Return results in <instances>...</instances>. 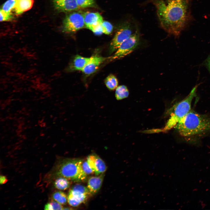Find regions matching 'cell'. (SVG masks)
<instances>
[{
	"label": "cell",
	"mask_w": 210,
	"mask_h": 210,
	"mask_svg": "<svg viewBox=\"0 0 210 210\" xmlns=\"http://www.w3.org/2000/svg\"><path fill=\"white\" fill-rule=\"evenodd\" d=\"M155 4L162 28L170 34L179 35L184 27L186 17L184 0H156Z\"/></svg>",
	"instance_id": "obj_1"
},
{
	"label": "cell",
	"mask_w": 210,
	"mask_h": 210,
	"mask_svg": "<svg viewBox=\"0 0 210 210\" xmlns=\"http://www.w3.org/2000/svg\"><path fill=\"white\" fill-rule=\"evenodd\" d=\"M130 25L127 23L120 29L116 33L110 45L111 52L116 50L132 34Z\"/></svg>",
	"instance_id": "obj_8"
},
{
	"label": "cell",
	"mask_w": 210,
	"mask_h": 210,
	"mask_svg": "<svg viewBox=\"0 0 210 210\" xmlns=\"http://www.w3.org/2000/svg\"><path fill=\"white\" fill-rule=\"evenodd\" d=\"M16 0H8L3 5L2 9L5 12L11 13V11L14 7Z\"/></svg>",
	"instance_id": "obj_21"
},
{
	"label": "cell",
	"mask_w": 210,
	"mask_h": 210,
	"mask_svg": "<svg viewBox=\"0 0 210 210\" xmlns=\"http://www.w3.org/2000/svg\"><path fill=\"white\" fill-rule=\"evenodd\" d=\"M84 15L80 13L74 12L67 15L63 21L64 32H74L85 26Z\"/></svg>",
	"instance_id": "obj_6"
},
{
	"label": "cell",
	"mask_w": 210,
	"mask_h": 210,
	"mask_svg": "<svg viewBox=\"0 0 210 210\" xmlns=\"http://www.w3.org/2000/svg\"><path fill=\"white\" fill-rule=\"evenodd\" d=\"M103 174L90 177L88 181L87 187L92 195L96 194L100 189L103 183Z\"/></svg>",
	"instance_id": "obj_11"
},
{
	"label": "cell",
	"mask_w": 210,
	"mask_h": 210,
	"mask_svg": "<svg viewBox=\"0 0 210 210\" xmlns=\"http://www.w3.org/2000/svg\"><path fill=\"white\" fill-rule=\"evenodd\" d=\"M86 160L96 176L103 174L106 171L107 167L105 163L97 155L92 154L89 155Z\"/></svg>",
	"instance_id": "obj_9"
},
{
	"label": "cell",
	"mask_w": 210,
	"mask_h": 210,
	"mask_svg": "<svg viewBox=\"0 0 210 210\" xmlns=\"http://www.w3.org/2000/svg\"><path fill=\"white\" fill-rule=\"evenodd\" d=\"M198 86L197 85L193 88L188 95L176 106L174 113L172 114L166 125L165 130L175 127L190 111L192 102L196 95Z\"/></svg>",
	"instance_id": "obj_4"
},
{
	"label": "cell",
	"mask_w": 210,
	"mask_h": 210,
	"mask_svg": "<svg viewBox=\"0 0 210 210\" xmlns=\"http://www.w3.org/2000/svg\"><path fill=\"white\" fill-rule=\"evenodd\" d=\"M67 200L69 204L72 206L76 207L81 204L80 202L76 200L69 193L67 196Z\"/></svg>",
	"instance_id": "obj_24"
},
{
	"label": "cell",
	"mask_w": 210,
	"mask_h": 210,
	"mask_svg": "<svg viewBox=\"0 0 210 210\" xmlns=\"http://www.w3.org/2000/svg\"><path fill=\"white\" fill-rule=\"evenodd\" d=\"M105 83L110 90H113L118 87V81L116 77L113 74L109 75L105 79Z\"/></svg>",
	"instance_id": "obj_16"
},
{
	"label": "cell",
	"mask_w": 210,
	"mask_h": 210,
	"mask_svg": "<svg viewBox=\"0 0 210 210\" xmlns=\"http://www.w3.org/2000/svg\"><path fill=\"white\" fill-rule=\"evenodd\" d=\"M53 199L62 205H64L68 202L67 197L66 194L61 191L54 192L52 195Z\"/></svg>",
	"instance_id": "obj_18"
},
{
	"label": "cell",
	"mask_w": 210,
	"mask_h": 210,
	"mask_svg": "<svg viewBox=\"0 0 210 210\" xmlns=\"http://www.w3.org/2000/svg\"><path fill=\"white\" fill-rule=\"evenodd\" d=\"M70 184L69 179L62 177L56 178L54 183V186L56 188L63 190L68 188Z\"/></svg>",
	"instance_id": "obj_15"
},
{
	"label": "cell",
	"mask_w": 210,
	"mask_h": 210,
	"mask_svg": "<svg viewBox=\"0 0 210 210\" xmlns=\"http://www.w3.org/2000/svg\"><path fill=\"white\" fill-rule=\"evenodd\" d=\"M12 16L11 13H7L2 9L0 10V21H8L11 19Z\"/></svg>",
	"instance_id": "obj_25"
},
{
	"label": "cell",
	"mask_w": 210,
	"mask_h": 210,
	"mask_svg": "<svg viewBox=\"0 0 210 210\" xmlns=\"http://www.w3.org/2000/svg\"><path fill=\"white\" fill-rule=\"evenodd\" d=\"M105 59L102 57L94 56L91 57L90 60L82 71L84 74L88 75L94 73Z\"/></svg>",
	"instance_id": "obj_10"
},
{
	"label": "cell",
	"mask_w": 210,
	"mask_h": 210,
	"mask_svg": "<svg viewBox=\"0 0 210 210\" xmlns=\"http://www.w3.org/2000/svg\"><path fill=\"white\" fill-rule=\"evenodd\" d=\"M34 2V0H16L13 9L17 14H21L30 9Z\"/></svg>",
	"instance_id": "obj_13"
},
{
	"label": "cell",
	"mask_w": 210,
	"mask_h": 210,
	"mask_svg": "<svg viewBox=\"0 0 210 210\" xmlns=\"http://www.w3.org/2000/svg\"><path fill=\"white\" fill-rule=\"evenodd\" d=\"M57 9L62 11H69L77 10L79 8L76 0H54Z\"/></svg>",
	"instance_id": "obj_12"
},
{
	"label": "cell",
	"mask_w": 210,
	"mask_h": 210,
	"mask_svg": "<svg viewBox=\"0 0 210 210\" xmlns=\"http://www.w3.org/2000/svg\"><path fill=\"white\" fill-rule=\"evenodd\" d=\"M175 127L185 137L202 135L210 131V117L191 110Z\"/></svg>",
	"instance_id": "obj_2"
},
{
	"label": "cell",
	"mask_w": 210,
	"mask_h": 210,
	"mask_svg": "<svg viewBox=\"0 0 210 210\" xmlns=\"http://www.w3.org/2000/svg\"><path fill=\"white\" fill-rule=\"evenodd\" d=\"M76 1L79 8L92 7L95 3L94 0H76Z\"/></svg>",
	"instance_id": "obj_20"
},
{
	"label": "cell",
	"mask_w": 210,
	"mask_h": 210,
	"mask_svg": "<svg viewBox=\"0 0 210 210\" xmlns=\"http://www.w3.org/2000/svg\"><path fill=\"white\" fill-rule=\"evenodd\" d=\"M91 59L90 57H85L79 55H76L71 65L73 70L82 71Z\"/></svg>",
	"instance_id": "obj_14"
},
{
	"label": "cell",
	"mask_w": 210,
	"mask_h": 210,
	"mask_svg": "<svg viewBox=\"0 0 210 210\" xmlns=\"http://www.w3.org/2000/svg\"><path fill=\"white\" fill-rule=\"evenodd\" d=\"M103 33L106 34H109L112 32L113 27L109 22L105 21H103L102 23Z\"/></svg>",
	"instance_id": "obj_22"
},
{
	"label": "cell",
	"mask_w": 210,
	"mask_h": 210,
	"mask_svg": "<svg viewBox=\"0 0 210 210\" xmlns=\"http://www.w3.org/2000/svg\"><path fill=\"white\" fill-rule=\"evenodd\" d=\"M8 181V179L6 176H4L1 175L0 176V183L1 184H3L5 183Z\"/></svg>",
	"instance_id": "obj_27"
},
{
	"label": "cell",
	"mask_w": 210,
	"mask_h": 210,
	"mask_svg": "<svg viewBox=\"0 0 210 210\" xmlns=\"http://www.w3.org/2000/svg\"><path fill=\"white\" fill-rule=\"evenodd\" d=\"M139 42V35L137 30L121 44L112 57L111 60L119 59L129 54L137 47Z\"/></svg>",
	"instance_id": "obj_5"
},
{
	"label": "cell",
	"mask_w": 210,
	"mask_h": 210,
	"mask_svg": "<svg viewBox=\"0 0 210 210\" xmlns=\"http://www.w3.org/2000/svg\"><path fill=\"white\" fill-rule=\"evenodd\" d=\"M129 92L127 87L120 85L116 89L115 97L117 100H120L127 98L128 96Z\"/></svg>",
	"instance_id": "obj_17"
},
{
	"label": "cell",
	"mask_w": 210,
	"mask_h": 210,
	"mask_svg": "<svg viewBox=\"0 0 210 210\" xmlns=\"http://www.w3.org/2000/svg\"><path fill=\"white\" fill-rule=\"evenodd\" d=\"M82 166L83 171L87 175L94 173V171L88 164L86 160H83Z\"/></svg>",
	"instance_id": "obj_23"
},
{
	"label": "cell",
	"mask_w": 210,
	"mask_h": 210,
	"mask_svg": "<svg viewBox=\"0 0 210 210\" xmlns=\"http://www.w3.org/2000/svg\"><path fill=\"white\" fill-rule=\"evenodd\" d=\"M83 160L78 158H67L60 161L52 172L53 177H64L74 182L85 181L87 175L82 166Z\"/></svg>",
	"instance_id": "obj_3"
},
{
	"label": "cell",
	"mask_w": 210,
	"mask_h": 210,
	"mask_svg": "<svg viewBox=\"0 0 210 210\" xmlns=\"http://www.w3.org/2000/svg\"><path fill=\"white\" fill-rule=\"evenodd\" d=\"M204 64L205 66L210 73V55L206 60Z\"/></svg>",
	"instance_id": "obj_26"
},
{
	"label": "cell",
	"mask_w": 210,
	"mask_h": 210,
	"mask_svg": "<svg viewBox=\"0 0 210 210\" xmlns=\"http://www.w3.org/2000/svg\"><path fill=\"white\" fill-rule=\"evenodd\" d=\"M64 207L59 203L55 201H51L46 204L44 206L45 210H63Z\"/></svg>",
	"instance_id": "obj_19"
},
{
	"label": "cell",
	"mask_w": 210,
	"mask_h": 210,
	"mask_svg": "<svg viewBox=\"0 0 210 210\" xmlns=\"http://www.w3.org/2000/svg\"><path fill=\"white\" fill-rule=\"evenodd\" d=\"M84 15L85 25L96 35L103 33L102 23L103 22L102 16L97 12H85Z\"/></svg>",
	"instance_id": "obj_7"
}]
</instances>
